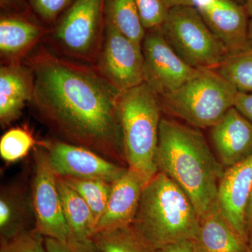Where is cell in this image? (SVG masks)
Returning a JSON list of instances; mask_svg holds the SVG:
<instances>
[{"mask_svg":"<svg viewBox=\"0 0 252 252\" xmlns=\"http://www.w3.org/2000/svg\"><path fill=\"white\" fill-rule=\"evenodd\" d=\"M35 144V140L28 130L16 127L1 137L0 155L6 162H16L26 157Z\"/></svg>","mask_w":252,"mask_h":252,"instance_id":"d4e9b609","label":"cell"},{"mask_svg":"<svg viewBox=\"0 0 252 252\" xmlns=\"http://www.w3.org/2000/svg\"><path fill=\"white\" fill-rule=\"evenodd\" d=\"M156 164L158 172L185 190L200 218L216 204L219 183L225 169L200 131L162 119Z\"/></svg>","mask_w":252,"mask_h":252,"instance_id":"7a4b0ae2","label":"cell"},{"mask_svg":"<svg viewBox=\"0 0 252 252\" xmlns=\"http://www.w3.org/2000/svg\"><path fill=\"white\" fill-rule=\"evenodd\" d=\"M41 35L40 29L25 20L3 18L0 21V50L1 54L13 56L32 45Z\"/></svg>","mask_w":252,"mask_h":252,"instance_id":"7402d4cb","label":"cell"},{"mask_svg":"<svg viewBox=\"0 0 252 252\" xmlns=\"http://www.w3.org/2000/svg\"><path fill=\"white\" fill-rule=\"evenodd\" d=\"M99 69L104 77L122 92L140 85L144 82L142 46L106 22Z\"/></svg>","mask_w":252,"mask_h":252,"instance_id":"9c48e42d","label":"cell"},{"mask_svg":"<svg viewBox=\"0 0 252 252\" xmlns=\"http://www.w3.org/2000/svg\"><path fill=\"white\" fill-rule=\"evenodd\" d=\"M237 2L240 3V4L245 5V2H246V0H235Z\"/></svg>","mask_w":252,"mask_h":252,"instance_id":"8d00e7d4","label":"cell"},{"mask_svg":"<svg viewBox=\"0 0 252 252\" xmlns=\"http://www.w3.org/2000/svg\"><path fill=\"white\" fill-rule=\"evenodd\" d=\"M15 0H1V5H9L11 4V3H12L13 1H14Z\"/></svg>","mask_w":252,"mask_h":252,"instance_id":"d590c367","label":"cell"},{"mask_svg":"<svg viewBox=\"0 0 252 252\" xmlns=\"http://www.w3.org/2000/svg\"><path fill=\"white\" fill-rule=\"evenodd\" d=\"M47 252H97L92 240L80 242L69 239L67 243H63L56 239L45 238Z\"/></svg>","mask_w":252,"mask_h":252,"instance_id":"83f0119b","label":"cell"},{"mask_svg":"<svg viewBox=\"0 0 252 252\" xmlns=\"http://www.w3.org/2000/svg\"><path fill=\"white\" fill-rule=\"evenodd\" d=\"M246 221L250 238L252 237V186L246 210Z\"/></svg>","mask_w":252,"mask_h":252,"instance_id":"1f68e13d","label":"cell"},{"mask_svg":"<svg viewBox=\"0 0 252 252\" xmlns=\"http://www.w3.org/2000/svg\"><path fill=\"white\" fill-rule=\"evenodd\" d=\"M132 226L156 250L195 240L200 217L180 186L161 172L146 185Z\"/></svg>","mask_w":252,"mask_h":252,"instance_id":"3957f363","label":"cell"},{"mask_svg":"<svg viewBox=\"0 0 252 252\" xmlns=\"http://www.w3.org/2000/svg\"><path fill=\"white\" fill-rule=\"evenodd\" d=\"M193 7L230 54L252 47L249 17L244 5L235 0H194Z\"/></svg>","mask_w":252,"mask_h":252,"instance_id":"8fae6325","label":"cell"},{"mask_svg":"<svg viewBox=\"0 0 252 252\" xmlns=\"http://www.w3.org/2000/svg\"><path fill=\"white\" fill-rule=\"evenodd\" d=\"M238 93L215 69H198L183 85L161 99L173 115L193 127L206 128L234 107Z\"/></svg>","mask_w":252,"mask_h":252,"instance_id":"5b68a950","label":"cell"},{"mask_svg":"<svg viewBox=\"0 0 252 252\" xmlns=\"http://www.w3.org/2000/svg\"><path fill=\"white\" fill-rule=\"evenodd\" d=\"M157 252H200L194 240H183L157 250Z\"/></svg>","mask_w":252,"mask_h":252,"instance_id":"4dcf8cb0","label":"cell"},{"mask_svg":"<svg viewBox=\"0 0 252 252\" xmlns=\"http://www.w3.org/2000/svg\"><path fill=\"white\" fill-rule=\"evenodd\" d=\"M142 49L144 82L157 97L177 90L198 69L190 67L177 54L165 39L161 27L146 32Z\"/></svg>","mask_w":252,"mask_h":252,"instance_id":"ba28073f","label":"cell"},{"mask_svg":"<svg viewBox=\"0 0 252 252\" xmlns=\"http://www.w3.org/2000/svg\"><path fill=\"white\" fill-rule=\"evenodd\" d=\"M119 109L127 167L151 180L158 172L156 154L162 119L158 97L144 82L122 93Z\"/></svg>","mask_w":252,"mask_h":252,"instance_id":"277c9868","label":"cell"},{"mask_svg":"<svg viewBox=\"0 0 252 252\" xmlns=\"http://www.w3.org/2000/svg\"><path fill=\"white\" fill-rule=\"evenodd\" d=\"M34 165L31 200L34 229L44 238L67 243L70 233L63 212L57 175L50 163L47 149H36Z\"/></svg>","mask_w":252,"mask_h":252,"instance_id":"52a82bcc","label":"cell"},{"mask_svg":"<svg viewBox=\"0 0 252 252\" xmlns=\"http://www.w3.org/2000/svg\"><path fill=\"white\" fill-rule=\"evenodd\" d=\"M250 252H252V237L251 245H250Z\"/></svg>","mask_w":252,"mask_h":252,"instance_id":"74e56055","label":"cell"},{"mask_svg":"<svg viewBox=\"0 0 252 252\" xmlns=\"http://www.w3.org/2000/svg\"><path fill=\"white\" fill-rule=\"evenodd\" d=\"M104 0H76L57 29L60 44L77 56L90 54L98 41Z\"/></svg>","mask_w":252,"mask_h":252,"instance_id":"7c38bea8","label":"cell"},{"mask_svg":"<svg viewBox=\"0 0 252 252\" xmlns=\"http://www.w3.org/2000/svg\"><path fill=\"white\" fill-rule=\"evenodd\" d=\"M32 101L50 125L77 145L124 159L122 91L103 74L51 55L33 62Z\"/></svg>","mask_w":252,"mask_h":252,"instance_id":"6da1fadb","label":"cell"},{"mask_svg":"<svg viewBox=\"0 0 252 252\" xmlns=\"http://www.w3.org/2000/svg\"><path fill=\"white\" fill-rule=\"evenodd\" d=\"M71 0H31L33 7L41 18L50 21L56 17Z\"/></svg>","mask_w":252,"mask_h":252,"instance_id":"f1b7e54d","label":"cell"},{"mask_svg":"<svg viewBox=\"0 0 252 252\" xmlns=\"http://www.w3.org/2000/svg\"><path fill=\"white\" fill-rule=\"evenodd\" d=\"M142 26L146 31L161 27L169 9L163 0H135Z\"/></svg>","mask_w":252,"mask_h":252,"instance_id":"484cf974","label":"cell"},{"mask_svg":"<svg viewBox=\"0 0 252 252\" xmlns=\"http://www.w3.org/2000/svg\"><path fill=\"white\" fill-rule=\"evenodd\" d=\"M57 181L63 212L70 233L69 239L80 242L91 241L97 224L90 207L62 177L57 176Z\"/></svg>","mask_w":252,"mask_h":252,"instance_id":"ac0fdd59","label":"cell"},{"mask_svg":"<svg viewBox=\"0 0 252 252\" xmlns=\"http://www.w3.org/2000/svg\"><path fill=\"white\" fill-rule=\"evenodd\" d=\"M46 149L50 163L58 177L102 180L112 184L127 170L94 151L76 144L51 142Z\"/></svg>","mask_w":252,"mask_h":252,"instance_id":"30bf717a","label":"cell"},{"mask_svg":"<svg viewBox=\"0 0 252 252\" xmlns=\"http://www.w3.org/2000/svg\"><path fill=\"white\" fill-rule=\"evenodd\" d=\"M161 29L174 51L195 69H216L229 55L193 6L169 9Z\"/></svg>","mask_w":252,"mask_h":252,"instance_id":"8992f818","label":"cell"},{"mask_svg":"<svg viewBox=\"0 0 252 252\" xmlns=\"http://www.w3.org/2000/svg\"><path fill=\"white\" fill-rule=\"evenodd\" d=\"M33 212L32 201L20 189H1L0 197V237L1 242L16 238L31 230L29 221ZM33 230V229H32Z\"/></svg>","mask_w":252,"mask_h":252,"instance_id":"d6986e66","label":"cell"},{"mask_svg":"<svg viewBox=\"0 0 252 252\" xmlns=\"http://www.w3.org/2000/svg\"><path fill=\"white\" fill-rule=\"evenodd\" d=\"M252 186V156L225 169L219 183L216 205L240 236L249 242L246 210Z\"/></svg>","mask_w":252,"mask_h":252,"instance_id":"4fadbf2b","label":"cell"},{"mask_svg":"<svg viewBox=\"0 0 252 252\" xmlns=\"http://www.w3.org/2000/svg\"><path fill=\"white\" fill-rule=\"evenodd\" d=\"M0 252H47L45 238L35 229L1 242Z\"/></svg>","mask_w":252,"mask_h":252,"instance_id":"4316f807","label":"cell"},{"mask_svg":"<svg viewBox=\"0 0 252 252\" xmlns=\"http://www.w3.org/2000/svg\"><path fill=\"white\" fill-rule=\"evenodd\" d=\"M62 178L85 200L90 207L97 225L107 208L112 184L98 180Z\"/></svg>","mask_w":252,"mask_h":252,"instance_id":"cb8c5ba5","label":"cell"},{"mask_svg":"<svg viewBox=\"0 0 252 252\" xmlns=\"http://www.w3.org/2000/svg\"><path fill=\"white\" fill-rule=\"evenodd\" d=\"M215 69L238 92L252 93V47L228 55Z\"/></svg>","mask_w":252,"mask_h":252,"instance_id":"603a6c76","label":"cell"},{"mask_svg":"<svg viewBox=\"0 0 252 252\" xmlns=\"http://www.w3.org/2000/svg\"><path fill=\"white\" fill-rule=\"evenodd\" d=\"M33 76L20 66L0 69V122L8 125L21 115L33 94Z\"/></svg>","mask_w":252,"mask_h":252,"instance_id":"e0dca14e","label":"cell"},{"mask_svg":"<svg viewBox=\"0 0 252 252\" xmlns=\"http://www.w3.org/2000/svg\"><path fill=\"white\" fill-rule=\"evenodd\" d=\"M150 180L127 167L125 173L112 183L107 208L98 222L95 233L132 225L142 192Z\"/></svg>","mask_w":252,"mask_h":252,"instance_id":"9a60e30c","label":"cell"},{"mask_svg":"<svg viewBox=\"0 0 252 252\" xmlns=\"http://www.w3.org/2000/svg\"><path fill=\"white\" fill-rule=\"evenodd\" d=\"M210 137L220 163L230 167L252 156V123L235 107L210 127Z\"/></svg>","mask_w":252,"mask_h":252,"instance_id":"5bb4252c","label":"cell"},{"mask_svg":"<svg viewBox=\"0 0 252 252\" xmlns=\"http://www.w3.org/2000/svg\"><path fill=\"white\" fill-rule=\"evenodd\" d=\"M106 22L142 46L146 34L135 0H104Z\"/></svg>","mask_w":252,"mask_h":252,"instance_id":"ffe728a7","label":"cell"},{"mask_svg":"<svg viewBox=\"0 0 252 252\" xmlns=\"http://www.w3.org/2000/svg\"><path fill=\"white\" fill-rule=\"evenodd\" d=\"M91 240L97 252H157L132 225L97 232Z\"/></svg>","mask_w":252,"mask_h":252,"instance_id":"44dd1931","label":"cell"},{"mask_svg":"<svg viewBox=\"0 0 252 252\" xmlns=\"http://www.w3.org/2000/svg\"><path fill=\"white\" fill-rule=\"evenodd\" d=\"M169 9L177 6H193L194 0H163Z\"/></svg>","mask_w":252,"mask_h":252,"instance_id":"d6a6232c","label":"cell"},{"mask_svg":"<svg viewBox=\"0 0 252 252\" xmlns=\"http://www.w3.org/2000/svg\"><path fill=\"white\" fill-rule=\"evenodd\" d=\"M244 6H245L249 17L252 18V0H246V2Z\"/></svg>","mask_w":252,"mask_h":252,"instance_id":"836d02e7","label":"cell"},{"mask_svg":"<svg viewBox=\"0 0 252 252\" xmlns=\"http://www.w3.org/2000/svg\"><path fill=\"white\" fill-rule=\"evenodd\" d=\"M194 240L200 252H250L248 242L225 220L216 204L200 217Z\"/></svg>","mask_w":252,"mask_h":252,"instance_id":"2e32d148","label":"cell"},{"mask_svg":"<svg viewBox=\"0 0 252 252\" xmlns=\"http://www.w3.org/2000/svg\"><path fill=\"white\" fill-rule=\"evenodd\" d=\"M249 39L252 45V18H250L249 23Z\"/></svg>","mask_w":252,"mask_h":252,"instance_id":"e575fe53","label":"cell"},{"mask_svg":"<svg viewBox=\"0 0 252 252\" xmlns=\"http://www.w3.org/2000/svg\"><path fill=\"white\" fill-rule=\"evenodd\" d=\"M234 107L252 123V93L238 92Z\"/></svg>","mask_w":252,"mask_h":252,"instance_id":"f546056e","label":"cell"}]
</instances>
